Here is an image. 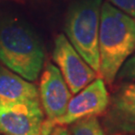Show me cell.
<instances>
[{"mask_svg": "<svg viewBox=\"0 0 135 135\" xmlns=\"http://www.w3.org/2000/svg\"><path fill=\"white\" fill-rule=\"evenodd\" d=\"M99 76L112 84L126 60L135 53V18L102 2L99 26Z\"/></svg>", "mask_w": 135, "mask_h": 135, "instance_id": "cell-1", "label": "cell"}, {"mask_svg": "<svg viewBox=\"0 0 135 135\" xmlns=\"http://www.w3.org/2000/svg\"><path fill=\"white\" fill-rule=\"evenodd\" d=\"M44 49L37 36L26 26L11 21L0 25V62L33 82L44 64Z\"/></svg>", "mask_w": 135, "mask_h": 135, "instance_id": "cell-2", "label": "cell"}, {"mask_svg": "<svg viewBox=\"0 0 135 135\" xmlns=\"http://www.w3.org/2000/svg\"><path fill=\"white\" fill-rule=\"evenodd\" d=\"M102 0H76L68 10L65 36L99 75V26Z\"/></svg>", "mask_w": 135, "mask_h": 135, "instance_id": "cell-3", "label": "cell"}, {"mask_svg": "<svg viewBox=\"0 0 135 135\" xmlns=\"http://www.w3.org/2000/svg\"><path fill=\"white\" fill-rule=\"evenodd\" d=\"M52 58L72 94L97 78L98 74L73 47L65 34H59L55 38Z\"/></svg>", "mask_w": 135, "mask_h": 135, "instance_id": "cell-4", "label": "cell"}, {"mask_svg": "<svg viewBox=\"0 0 135 135\" xmlns=\"http://www.w3.org/2000/svg\"><path fill=\"white\" fill-rule=\"evenodd\" d=\"M43 122L39 99L0 103V132L5 135H35Z\"/></svg>", "mask_w": 135, "mask_h": 135, "instance_id": "cell-5", "label": "cell"}, {"mask_svg": "<svg viewBox=\"0 0 135 135\" xmlns=\"http://www.w3.org/2000/svg\"><path fill=\"white\" fill-rule=\"evenodd\" d=\"M109 100L106 83L101 77H97L69 100L66 111L55 121V124H72L84 117L105 112Z\"/></svg>", "mask_w": 135, "mask_h": 135, "instance_id": "cell-6", "label": "cell"}, {"mask_svg": "<svg viewBox=\"0 0 135 135\" xmlns=\"http://www.w3.org/2000/svg\"><path fill=\"white\" fill-rule=\"evenodd\" d=\"M103 125L112 135L135 133V82L124 84L110 97Z\"/></svg>", "mask_w": 135, "mask_h": 135, "instance_id": "cell-7", "label": "cell"}, {"mask_svg": "<svg viewBox=\"0 0 135 135\" xmlns=\"http://www.w3.org/2000/svg\"><path fill=\"white\" fill-rule=\"evenodd\" d=\"M38 93L39 100L47 119L55 123L66 111L72 93L60 70L52 63H47L41 74Z\"/></svg>", "mask_w": 135, "mask_h": 135, "instance_id": "cell-8", "label": "cell"}, {"mask_svg": "<svg viewBox=\"0 0 135 135\" xmlns=\"http://www.w3.org/2000/svg\"><path fill=\"white\" fill-rule=\"evenodd\" d=\"M37 87L6 67L0 66V103L37 100Z\"/></svg>", "mask_w": 135, "mask_h": 135, "instance_id": "cell-9", "label": "cell"}, {"mask_svg": "<svg viewBox=\"0 0 135 135\" xmlns=\"http://www.w3.org/2000/svg\"><path fill=\"white\" fill-rule=\"evenodd\" d=\"M72 135H105V132L98 118L92 115L75 121L72 126Z\"/></svg>", "mask_w": 135, "mask_h": 135, "instance_id": "cell-10", "label": "cell"}, {"mask_svg": "<svg viewBox=\"0 0 135 135\" xmlns=\"http://www.w3.org/2000/svg\"><path fill=\"white\" fill-rule=\"evenodd\" d=\"M117 77L123 81H135V53L124 62L117 74Z\"/></svg>", "mask_w": 135, "mask_h": 135, "instance_id": "cell-11", "label": "cell"}, {"mask_svg": "<svg viewBox=\"0 0 135 135\" xmlns=\"http://www.w3.org/2000/svg\"><path fill=\"white\" fill-rule=\"evenodd\" d=\"M114 7L135 18V0H107Z\"/></svg>", "mask_w": 135, "mask_h": 135, "instance_id": "cell-12", "label": "cell"}, {"mask_svg": "<svg viewBox=\"0 0 135 135\" xmlns=\"http://www.w3.org/2000/svg\"><path fill=\"white\" fill-rule=\"evenodd\" d=\"M55 125H56V124L54 123L53 121L48 120V119H47V120H44L40 131L35 135H49L50 134V132H51V130L53 129V127Z\"/></svg>", "mask_w": 135, "mask_h": 135, "instance_id": "cell-13", "label": "cell"}, {"mask_svg": "<svg viewBox=\"0 0 135 135\" xmlns=\"http://www.w3.org/2000/svg\"><path fill=\"white\" fill-rule=\"evenodd\" d=\"M49 135H69V133H68L67 129L65 127H63V125H55Z\"/></svg>", "mask_w": 135, "mask_h": 135, "instance_id": "cell-14", "label": "cell"}, {"mask_svg": "<svg viewBox=\"0 0 135 135\" xmlns=\"http://www.w3.org/2000/svg\"><path fill=\"white\" fill-rule=\"evenodd\" d=\"M15 1H19V0H15Z\"/></svg>", "mask_w": 135, "mask_h": 135, "instance_id": "cell-15", "label": "cell"}, {"mask_svg": "<svg viewBox=\"0 0 135 135\" xmlns=\"http://www.w3.org/2000/svg\"><path fill=\"white\" fill-rule=\"evenodd\" d=\"M132 135H135V133H134V134H132Z\"/></svg>", "mask_w": 135, "mask_h": 135, "instance_id": "cell-16", "label": "cell"}]
</instances>
